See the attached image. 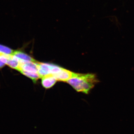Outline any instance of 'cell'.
Listing matches in <instances>:
<instances>
[{
	"instance_id": "ba28073f",
	"label": "cell",
	"mask_w": 134,
	"mask_h": 134,
	"mask_svg": "<svg viewBox=\"0 0 134 134\" xmlns=\"http://www.w3.org/2000/svg\"><path fill=\"white\" fill-rule=\"evenodd\" d=\"M8 55L0 54V70L2 69L6 66Z\"/></svg>"
},
{
	"instance_id": "8992f818",
	"label": "cell",
	"mask_w": 134,
	"mask_h": 134,
	"mask_svg": "<svg viewBox=\"0 0 134 134\" xmlns=\"http://www.w3.org/2000/svg\"><path fill=\"white\" fill-rule=\"evenodd\" d=\"M20 61H27L32 62H37L34 58L21 50H14L13 54Z\"/></svg>"
},
{
	"instance_id": "7a4b0ae2",
	"label": "cell",
	"mask_w": 134,
	"mask_h": 134,
	"mask_svg": "<svg viewBox=\"0 0 134 134\" xmlns=\"http://www.w3.org/2000/svg\"><path fill=\"white\" fill-rule=\"evenodd\" d=\"M38 74L40 78L48 75L54 76L60 72L63 68L54 65L47 63L38 62Z\"/></svg>"
},
{
	"instance_id": "277c9868",
	"label": "cell",
	"mask_w": 134,
	"mask_h": 134,
	"mask_svg": "<svg viewBox=\"0 0 134 134\" xmlns=\"http://www.w3.org/2000/svg\"><path fill=\"white\" fill-rule=\"evenodd\" d=\"M41 78L42 85L46 89L50 88L52 87L57 81L55 77L52 75H47Z\"/></svg>"
},
{
	"instance_id": "3957f363",
	"label": "cell",
	"mask_w": 134,
	"mask_h": 134,
	"mask_svg": "<svg viewBox=\"0 0 134 134\" xmlns=\"http://www.w3.org/2000/svg\"><path fill=\"white\" fill-rule=\"evenodd\" d=\"M76 73L71 72L68 70L63 68L60 72L54 76L57 81L66 82L75 76Z\"/></svg>"
},
{
	"instance_id": "5b68a950",
	"label": "cell",
	"mask_w": 134,
	"mask_h": 134,
	"mask_svg": "<svg viewBox=\"0 0 134 134\" xmlns=\"http://www.w3.org/2000/svg\"><path fill=\"white\" fill-rule=\"evenodd\" d=\"M6 65H7L8 66L12 69L18 71L20 66V61L14 55H8Z\"/></svg>"
},
{
	"instance_id": "6da1fadb",
	"label": "cell",
	"mask_w": 134,
	"mask_h": 134,
	"mask_svg": "<svg viewBox=\"0 0 134 134\" xmlns=\"http://www.w3.org/2000/svg\"><path fill=\"white\" fill-rule=\"evenodd\" d=\"M97 76L94 74H76L75 76L67 82L78 92L87 94L98 82Z\"/></svg>"
},
{
	"instance_id": "52a82bcc",
	"label": "cell",
	"mask_w": 134,
	"mask_h": 134,
	"mask_svg": "<svg viewBox=\"0 0 134 134\" xmlns=\"http://www.w3.org/2000/svg\"><path fill=\"white\" fill-rule=\"evenodd\" d=\"M14 50L8 47L0 44V54L12 55Z\"/></svg>"
}]
</instances>
